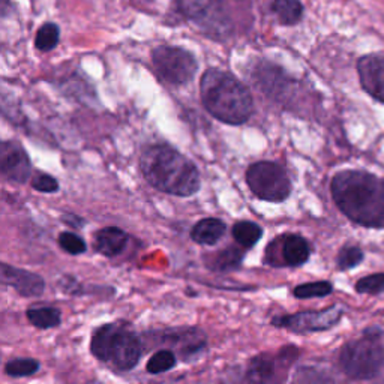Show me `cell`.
<instances>
[{
  "label": "cell",
  "instance_id": "18",
  "mask_svg": "<svg viewBox=\"0 0 384 384\" xmlns=\"http://www.w3.org/2000/svg\"><path fill=\"white\" fill-rule=\"evenodd\" d=\"M227 233V225L224 221L218 218H204L192 227L191 239L199 245L214 247Z\"/></svg>",
  "mask_w": 384,
  "mask_h": 384
},
{
  "label": "cell",
  "instance_id": "31",
  "mask_svg": "<svg viewBox=\"0 0 384 384\" xmlns=\"http://www.w3.org/2000/svg\"><path fill=\"white\" fill-rule=\"evenodd\" d=\"M62 223H65L67 225L76 228V230H80V228L84 227V219L80 218L74 214H63L62 215Z\"/></svg>",
  "mask_w": 384,
  "mask_h": 384
},
{
  "label": "cell",
  "instance_id": "8",
  "mask_svg": "<svg viewBox=\"0 0 384 384\" xmlns=\"http://www.w3.org/2000/svg\"><path fill=\"white\" fill-rule=\"evenodd\" d=\"M299 357L296 347H282L278 353H261L251 359L247 379L251 384H284L290 366Z\"/></svg>",
  "mask_w": 384,
  "mask_h": 384
},
{
  "label": "cell",
  "instance_id": "30",
  "mask_svg": "<svg viewBox=\"0 0 384 384\" xmlns=\"http://www.w3.org/2000/svg\"><path fill=\"white\" fill-rule=\"evenodd\" d=\"M32 188L43 194H54L60 190L57 179L45 173H36L32 177Z\"/></svg>",
  "mask_w": 384,
  "mask_h": 384
},
{
  "label": "cell",
  "instance_id": "3",
  "mask_svg": "<svg viewBox=\"0 0 384 384\" xmlns=\"http://www.w3.org/2000/svg\"><path fill=\"white\" fill-rule=\"evenodd\" d=\"M200 92L204 109L223 124L242 125L251 117L252 96L231 74L209 69L201 78Z\"/></svg>",
  "mask_w": 384,
  "mask_h": 384
},
{
  "label": "cell",
  "instance_id": "14",
  "mask_svg": "<svg viewBox=\"0 0 384 384\" xmlns=\"http://www.w3.org/2000/svg\"><path fill=\"white\" fill-rule=\"evenodd\" d=\"M363 91L384 104V56L368 54L357 63Z\"/></svg>",
  "mask_w": 384,
  "mask_h": 384
},
{
  "label": "cell",
  "instance_id": "1",
  "mask_svg": "<svg viewBox=\"0 0 384 384\" xmlns=\"http://www.w3.org/2000/svg\"><path fill=\"white\" fill-rule=\"evenodd\" d=\"M332 197L353 223L384 228V182L365 171H341L332 179Z\"/></svg>",
  "mask_w": 384,
  "mask_h": 384
},
{
  "label": "cell",
  "instance_id": "7",
  "mask_svg": "<svg viewBox=\"0 0 384 384\" xmlns=\"http://www.w3.org/2000/svg\"><path fill=\"white\" fill-rule=\"evenodd\" d=\"M153 67L166 83L174 86L188 84L199 69L197 60L181 47H158L152 53Z\"/></svg>",
  "mask_w": 384,
  "mask_h": 384
},
{
  "label": "cell",
  "instance_id": "4",
  "mask_svg": "<svg viewBox=\"0 0 384 384\" xmlns=\"http://www.w3.org/2000/svg\"><path fill=\"white\" fill-rule=\"evenodd\" d=\"M92 354L114 370L126 372L134 370L143 353L142 341L124 323H109L95 329L91 339Z\"/></svg>",
  "mask_w": 384,
  "mask_h": 384
},
{
  "label": "cell",
  "instance_id": "11",
  "mask_svg": "<svg viewBox=\"0 0 384 384\" xmlns=\"http://www.w3.org/2000/svg\"><path fill=\"white\" fill-rule=\"evenodd\" d=\"M342 308L339 305H333L323 311H305L291 315L275 317L272 326L280 329H287L294 333H313V332H324L337 326L342 318Z\"/></svg>",
  "mask_w": 384,
  "mask_h": 384
},
{
  "label": "cell",
  "instance_id": "13",
  "mask_svg": "<svg viewBox=\"0 0 384 384\" xmlns=\"http://www.w3.org/2000/svg\"><path fill=\"white\" fill-rule=\"evenodd\" d=\"M0 281L3 285H10L23 297H38L45 290L43 276L6 263L0 266Z\"/></svg>",
  "mask_w": 384,
  "mask_h": 384
},
{
  "label": "cell",
  "instance_id": "25",
  "mask_svg": "<svg viewBox=\"0 0 384 384\" xmlns=\"http://www.w3.org/2000/svg\"><path fill=\"white\" fill-rule=\"evenodd\" d=\"M333 291V285L329 281H317L297 285L293 294L296 299H314L326 297Z\"/></svg>",
  "mask_w": 384,
  "mask_h": 384
},
{
  "label": "cell",
  "instance_id": "2",
  "mask_svg": "<svg viewBox=\"0 0 384 384\" xmlns=\"http://www.w3.org/2000/svg\"><path fill=\"white\" fill-rule=\"evenodd\" d=\"M140 168L147 183L161 192L176 197H191L200 191L199 168L167 144L146 147L140 158Z\"/></svg>",
  "mask_w": 384,
  "mask_h": 384
},
{
  "label": "cell",
  "instance_id": "5",
  "mask_svg": "<svg viewBox=\"0 0 384 384\" xmlns=\"http://www.w3.org/2000/svg\"><path fill=\"white\" fill-rule=\"evenodd\" d=\"M379 330H366L365 337L350 341L342 347L339 354L341 368L354 380H371L377 375L384 363V350Z\"/></svg>",
  "mask_w": 384,
  "mask_h": 384
},
{
  "label": "cell",
  "instance_id": "6",
  "mask_svg": "<svg viewBox=\"0 0 384 384\" xmlns=\"http://www.w3.org/2000/svg\"><path fill=\"white\" fill-rule=\"evenodd\" d=\"M247 183L257 199L269 203H282L291 195L287 171L272 161H258L249 166Z\"/></svg>",
  "mask_w": 384,
  "mask_h": 384
},
{
  "label": "cell",
  "instance_id": "20",
  "mask_svg": "<svg viewBox=\"0 0 384 384\" xmlns=\"http://www.w3.org/2000/svg\"><path fill=\"white\" fill-rule=\"evenodd\" d=\"M233 238L242 248L249 249L263 238V228L252 221H238L231 228Z\"/></svg>",
  "mask_w": 384,
  "mask_h": 384
},
{
  "label": "cell",
  "instance_id": "27",
  "mask_svg": "<svg viewBox=\"0 0 384 384\" xmlns=\"http://www.w3.org/2000/svg\"><path fill=\"white\" fill-rule=\"evenodd\" d=\"M296 377L299 384H337L329 374L313 366L299 368Z\"/></svg>",
  "mask_w": 384,
  "mask_h": 384
},
{
  "label": "cell",
  "instance_id": "23",
  "mask_svg": "<svg viewBox=\"0 0 384 384\" xmlns=\"http://www.w3.org/2000/svg\"><path fill=\"white\" fill-rule=\"evenodd\" d=\"M176 363H177L176 354L171 350L164 348V350H158L157 353H153L150 356L149 361H147L146 370L150 374H162L173 370Z\"/></svg>",
  "mask_w": 384,
  "mask_h": 384
},
{
  "label": "cell",
  "instance_id": "21",
  "mask_svg": "<svg viewBox=\"0 0 384 384\" xmlns=\"http://www.w3.org/2000/svg\"><path fill=\"white\" fill-rule=\"evenodd\" d=\"M272 10L282 26H294L304 15V5L300 0H275Z\"/></svg>",
  "mask_w": 384,
  "mask_h": 384
},
{
  "label": "cell",
  "instance_id": "26",
  "mask_svg": "<svg viewBox=\"0 0 384 384\" xmlns=\"http://www.w3.org/2000/svg\"><path fill=\"white\" fill-rule=\"evenodd\" d=\"M57 243H59V247L65 252H68V254H71V256L84 254L87 249V245H86L84 239L80 238V236L74 231H62L59 234V238H57Z\"/></svg>",
  "mask_w": 384,
  "mask_h": 384
},
{
  "label": "cell",
  "instance_id": "9",
  "mask_svg": "<svg viewBox=\"0 0 384 384\" xmlns=\"http://www.w3.org/2000/svg\"><path fill=\"white\" fill-rule=\"evenodd\" d=\"M179 10L206 34L224 36L230 34V19L223 0H179Z\"/></svg>",
  "mask_w": 384,
  "mask_h": 384
},
{
  "label": "cell",
  "instance_id": "24",
  "mask_svg": "<svg viewBox=\"0 0 384 384\" xmlns=\"http://www.w3.org/2000/svg\"><path fill=\"white\" fill-rule=\"evenodd\" d=\"M60 32L54 23H45L39 27L35 38V47L39 52H50L59 44Z\"/></svg>",
  "mask_w": 384,
  "mask_h": 384
},
{
  "label": "cell",
  "instance_id": "19",
  "mask_svg": "<svg viewBox=\"0 0 384 384\" xmlns=\"http://www.w3.org/2000/svg\"><path fill=\"white\" fill-rule=\"evenodd\" d=\"M27 320L36 329H54L59 328L62 323V313L54 306H34L27 309Z\"/></svg>",
  "mask_w": 384,
  "mask_h": 384
},
{
  "label": "cell",
  "instance_id": "28",
  "mask_svg": "<svg viewBox=\"0 0 384 384\" xmlns=\"http://www.w3.org/2000/svg\"><path fill=\"white\" fill-rule=\"evenodd\" d=\"M363 261V251L359 247H344L338 254L337 264L339 271H350Z\"/></svg>",
  "mask_w": 384,
  "mask_h": 384
},
{
  "label": "cell",
  "instance_id": "17",
  "mask_svg": "<svg viewBox=\"0 0 384 384\" xmlns=\"http://www.w3.org/2000/svg\"><path fill=\"white\" fill-rule=\"evenodd\" d=\"M245 258V251L239 247H228L216 252H212L203 257L204 264L212 272L218 273H228L234 272L242 266Z\"/></svg>",
  "mask_w": 384,
  "mask_h": 384
},
{
  "label": "cell",
  "instance_id": "29",
  "mask_svg": "<svg viewBox=\"0 0 384 384\" xmlns=\"http://www.w3.org/2000/svg\"><path fill=\"white\" fill-rule=\"evenodd\" d=\"M356 291L362 294H380L384 291V273H374L359 280Z\"/></svg>",
  "mask_w": 384,
  "mask_h": 384
},
{
  "label": "cell",
  "instance_id": "16",
  "mask_svg": "<svg viewBox=\"0 0 384 384\" xmlns=\"http://www.w3.org/2000/svg\"><path fill=\"white\" fill-rule=\"evenodd\" d=\"M128 243V234L119 227H105L93 234V249L107 258L119 256Z\"/></svg>",
  "mask_w": 384,
  "mask_h": 384
},
{
  "label": "cell",
  "instance_id": "10",
  "mask_svg": "<svg viewBox=\"0 0 384 384\" xmlns=\"http://www.w3.org/2000/svg\"><path fill=\"white\" fill-rule=\"evenodd\" d=\"M311 256V247L300 234L287 233L267 245L263 261L272 267L304 266Z\"/></svg>",
  "mask_w": 384,
  "mask_h": 384
},
{
  "label": "cell",
  "instance_id": "15",
  "mask_svg": "<svg viewBox=\"0 0 384 384\" xmlns=\"http://www.w3.org/2000/svg\"><path fill=\"white\" fill-rule=\"evenodd\" d=\"M162 341L168 342L181 353L183 361H192L195 354H200L206 348L207 338L201 329H174L166 332Z\"/></svg>",
  "mask_w": 384,
  "mask_h": 384
},
{
  "label": "cell",
  "instance_id": "22",
  "mask_svg": "<svg viewBox=\"0 0 384 384\" xmlns=\"http://www.w3.org/2000/svg\"><path fill=\"white\" fill-rule=\"evenodd\" d=\"M41 363L36 359L30 357H20L12 359V361L5 365V374L10 375L12 379H21V377H30L39 371Z\"/></svg>",
  "mask_w": 384,
  "mask_h": 384
},
{
  "label": "cell",
  "instance_id": "12",
  "mask_svg": "<svg viewBox=\"0 0 384 384\" xmlns=\"http://www.w3.org/2000/svg\"><path fill=\"white\" fill-rule=\"evenodd\" d=\"M0 171L8 181L26 183L32 174L29 155L19 142H3L0 147Z\"/></svg>",
  "mask_w": 384,
  "mask_h": 384
}]
</instances>
